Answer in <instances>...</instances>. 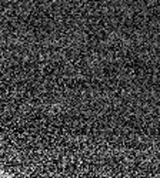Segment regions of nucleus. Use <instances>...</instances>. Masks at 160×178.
<instances>
[{"label": "nucleus", "mask_w": 160, "mask_h": 178, "mask_svg": "<svg viewBox=\"0 0 160 178\" xmlns=\"http://www.w3.org/2000/svg\"><path fill=\"white\" fill-rule=\"evenodd\" d=\"M0 177H6V172H4V171H2V170H0Z\"/></svg>", "instance_id": "1"}]
</instances>
